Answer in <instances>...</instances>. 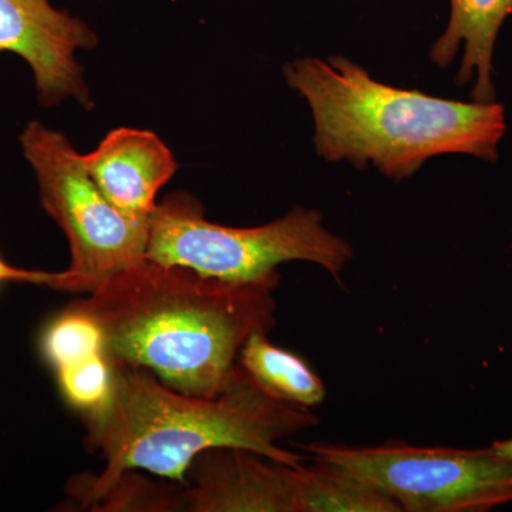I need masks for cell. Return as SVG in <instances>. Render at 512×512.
<instances>
[{
  "label": "cell",
  "mask_w": 512,
  "mask_h": 512,
  "mask_svg": "<svg viewBox=\"0 0 512 512\" xmlns=\"http://www.w3.org/2000/svg\"><path fill=\"white\" fill-rule=\"evenodd\" d=\"M298 447L392 498L402 512H484L512 504V461L493 447L464 450L403 441L365 447L316 441Z\"/></svg>",
  "instance_id": "cell-5"
},
{
  "label": "cell",
  "mask_w": 512,
  "mask_h": 512,
  "mask_svg": "<svg viewBox=\"0 0 512 512\" xmlns=\"http://www.w3.org/2000/svg\"><path fill=\"white\" fill-rule=\"evenodd\" d=\"M20 144L35 171L43 210L69 241L72 264L64 292H93L147 258L150 227L128 220L104 197L69 138L32 121Z\"/></svg>",
  "instance_id": "cell-6"
},
{
  "label": "cell",
  "mask_w": 512,
  "mask_h": 512,
  "mask_svg": "<svg viewBox=\"0 0 512 512\" xmlns=\"http://www.w3.org/2000/svg\"><path fill=\"white\" fill-rule=\"evenodd\" d=\"M111 366L109 397L83 414L87 447L106 461L101 474L70 483L83 507H96L127 471L146 470L185 485L194 458L211 448H242L299 466L305 456L278 443L320 423L311 409L266 392L239 363L214 397L178 392L143 367Z\"/></svg>",
  "instance_id": "cell-2"
},
{
  "label": "cell",
  "mask_w": 512,
  "mask_h": 512,
  "mask_svg": "<svg viewBox=\"0 0 512 512\" xmlns=\"http://www.w3.org/2000/svg\"><path fill=\"white\" fill-rule=\"evenodd\" d=\"M82 158L104 197L128 220L150 227L158 191L177 171V161L161 138L147 130L117 128Z\"/></svg>",
  "instance_id": "cell-9"
},
{
  "label": "cell",
  "mask_w": 512,
  "mask_h": 512,
  "mask_svg": "<svg viewBox=\"0 0 512 512\" xmlns=\"http://www.w3.org/2000/svg\"><path fill=\"white\" fill-rule=\"evenodd\" d=\"M491 447L494 448L498 456L512 461V437L508 440L495 441Z\"/></svg>",
  "instance_id": "cell-16"
},
{
  "label": "cell",
  "mask_w": 512,
  "mask_h": 512,
  "mask_svg": "<svg viewBox=\"0 0 512 512\" xmlns=\"http://www.w3.org/2000/svg\"><path fill=\"white\" fill-rule=\"evenodd\" d=\"M268 333H255L242 346L238 363L269 394L292 404L312 409L326 397V387L301 356L269 342Z\"/></svg>",
  "instance_id": "cell-11"
},
{
  "label": "cell",
  "mask_w": 512,
  "mask_h": 512,
  "mask_svg": "<svg viewBox=\"0 0 512 512\" xmlns=\"http://www.w3.org/2000/svg\"><path fill=\"white\" fill-rule=\"evenodd\" d=\"M284 77L308 101L316 151L330 163L372 164L384 177L403 181L431 157L498 160L507 123L497 101L464 103L397 89L343 56L292 60Z\"/></svg>",
  "instance_id": "cell-3"
},
{
  "label": "cell",
  "mask_w": 512,
  "mask_h": 512,
  "mask_svg": "<svg viewBox=\"0 0 512 512\" xmlns=\"http://www.w3.org/2000/svg\"><path fill=\"white\" fill-rule=\"evenodd\" d=\"M450 5V20L431 47V62L439 67L450 66L458 49L464 46L457 86H467L474 80L473 101L493 103L495 40L505 19L512 15V0H450Z\"/></svg>",
  "instance_id": "cell-10"
},
{
  "label": "cell",
  "mask_w": 512,
  "mask_h": 512,
  "mask_svg": "<svg viewBox=\"0 0 512 512\" xmlns=\"http://www.w3.org/2000/svg\"><path fill=\"white\" fill-rule=\"evenodd\" d=\"M96 45V33L86 22L50 0H0V53H15L29 64L43 106L73 97L92 107L74 55Z\"/></svg>",
  "instance_id": "cell-8"
},
{
  "label": "cell",
  "mask_w": 512,
  "mask_h": 512,
  "mask_svg": "<svg viewBox=\"0 0 512 512\" xmlns=\"http://www.w3.org/2000/svg\"><path fill=\"white\" fill-rule=\"evenodd\" d=\"M279 281H224L144 258L69 308L96 323L110 363L143 367L178 392L214 397L245 342L275 328Z\"/></svg>",
  "instance_id": "cell-1"
},
{
  "label": "cell",
  "mask_w": 512,
  "mask_h": 512,
  "mask_svg": "<svg viewBox=\"0 0 512 512\" xmlns=\"http://www.w3.org/2000/svg\"><path fill=\"white\" fill-rule=\"evenodd\" d=\"M353 256L352 245L323 225L318 210L295 207L261 227H225L208 221L201 202L183 191L157 204L147 245L151 261L232 282L262 281L279 275L284 262L305 261L342 284Z\"/></svg>",
  "instance_id": "cell-4"
},
{
  "label": "cell",
  "mask_w": 512,
  "mask_h": 512,
  "mask_svg": "<svg viewBox=\"0 0 512 512\" xmlns=\"http://www.w3.org/2000/svg\"><path fill=\"white\" fill-rule=\"evenodd\" d=\"M184 511L402 512L392 498L322 461L288 466L229 447L194 458Z\"/></svg>",
  "instance_id": "cell-7"
},
{
  "label": "cell",
  "mask_w": 512,
  "mask_h": 512,
  "mask_svg": "<svg viewBox=\"0 0 512 512\" xmlns=\"http://www.w3.org/2000/svg\"><path fill=\"white\" fill-rule=\"evenodd\" d=\"M94 510L184 511V485H156L127 471Z\"/></svg>",
  "instance_id": "cell-13"
},
{
  "label": "cell",
  "mask_w": 512,
  "mask_h": 512,
  "mask_svg": "<svg viewBox=\"0 0 512 512\" xmlns=\"http://www.w3.org/2000/svg\"><path fill=\"white\" fill-rule=\"evenodd\" d=\"M40 349L46 362L55 370L104 353L103 339L96 323L69 306L46 326Z\"/></svg>",
  "instance_id": "cell-12"
},
{
  "label": "cell",
  "mask_w": 512,
  "mask_h": 512,
  "mask_svg": "<svg viewBox=\"0 0 512 512\" xmlns=\"http://www.w3.org/2000/svg\"><path fill=\"white\" fill-rule=\"evenodd\" d=\"M55 372L64 399L83 414L106 402L113 386V366L104 353Z\"/></svg>",
  "instance_id": "cell-14"
},
{
  "label": "cell",
  "mask_w": 512,
  "mask_h": 512,
  "mask_svg": "<svg viewBox=\"0 0 512 512\" xmlns=\"http://www.w3.org/2000/svg\"><path fill=\"white\" fill-rule=\"evenodd\" d=\"M67 278H69V275L66 271H29V269L19 268V266L9 264L0 254V285L12 282V284L47 286V288L63 292Z\"/></svg>",
  "instance_id": "cell-15"
}]
</instances>
